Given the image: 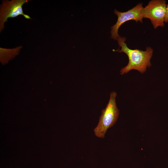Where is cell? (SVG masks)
Masks as SVG:
<instances>
[{"label":"cell","mask_w":168,"mask_h":168,"mask_svg":"<svg viewBox=\"0 0 168 168\" xmlns=\"http://www.w3.org/2000/svg\"><path fill=\"white\" fill-rule=\"evenodd\" d=\"M126 40L125 37L120 36L117 40L119 47H121V49L117 51L119 53H125L129 60L128 64L121 69L120 74H126L132 69L137 70L143 73L146 71L147 67L149 68L151 66L150 60L152 55L153 49L149 47H147L144 51L137 49H131L125 43Z\"/></svg>","instance_id":"cell-1"},{"label":"cell","mask_w":168,"mask_h":168,"mask_svg":"<svg viewBox=\"0 0 168 168\" xmlns=\"http://www.w3.org/2000/svg\"><path fill=\"white\" fill-rule=\"evenodd\" d=\"M117 95L114 91L111 93L108 102L102 111L98 124L94 129L95 134L98 137L104 138L107 129L117 121L119 111L116 102Z\"/></svg>","instance_id":"cell-2"},{"label":"cell","mask_w":168,"mask_h":168,"mask_svg":"<svg viewBox=\"0 0 168 168\" xmlns=\"http://www.w3.org/2000/svg\"><path fill=\"white\" fill-rule=\"evenodd\" d=\"M166 12V1L163 0H152L143 8V18L150 19L154 28L164 25L165 19Z\"/></svg>","instance_id":"cell-3"},{"label":"cell","mask_w":168,"mask_h":168,"mask_svg":"<svg viewBox=\"0 0 168 168\" xmlns=\"http://www.w3.org/2000/svg\"><path fill=\"white\" fill-rule=\"evenodd\" d=\"M142 3L138 4L136 6L127 11L122 12L115 9L114 13L117 15L118 19L116 22L111 27L110 31L111 38L117 40L119 36L118 33V30L120 27L125 22L131 20L142 22L143 17L142 11L143 7Z\"/></svg>","instance_id":"cell-4"},{"label":"cell","mask_w":168,"mask_h":168,"mask_svg":"<svg viewBox=\"0 0 168 168\" xmlns=\"http://www.w3.org/2000/svg\"><path fill=\"white\" fill-rule=\"evenodd\" d=\"M27 0H3L0 6V31L4 28V23L8 18H14L22 15L27 19H31L30 16L24 14L22 9L23 5L27 2Z\"/></svg>","instance_id":"cell-5"},{"label":"cell","mask_w":168,"mask_h":168,"mask_svg":"<svg viewBox=\"0 0 168 168\" xmlns=\"http://www.w3.org/2000/svg\"><path fill=\"white\" fill-rule=\"evenodd\" d=\"M165 22H168V4L166 5V12L165 19Z\"/></svg>","instance_id":"cell-6"}]
</instances>
